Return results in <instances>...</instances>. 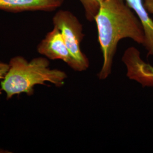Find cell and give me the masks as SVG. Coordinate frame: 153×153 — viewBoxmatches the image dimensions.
<instances>
[{
    "mask_svg": "<svg viewBox=\"0 0 153 153\" xmlns=\"http://www.w3.org/2000/svg\"><path fill=\"white\" fill-rule=\"evenodd\" d=\"M65 0H0V10L6 11H54Z\"/></svg>",
    "mask_w": 153,
    "mask_h": 153,
    "instance_id": "6",
    "label": "cell"
},
{
    "mask_svg": "<svg viewBox=\"0 0 153 153\" xmlns=\"http://www.w3.org/2000/svg\"><path fill=\"white\" fill-rule=\"evenodd\" d=\"M37 50L40 54L44 55L50 60L63 61L73 70L74 69V61L58 28L54 26L47 33L38 44Z\"/></svg>",
    "mask_w": 153,
    "mask_h": 153,
    "instance_id": "5",
    "label": "cell"
},
{
    "mask_svg": "<svg viewBox=\"0 0 153 153\" xmlns=\"http://www.w3.org/2000/svg\"><path fill=\"white\" fill-rule=\"evenodd\" d=\"M9 65V70L0 84L7 99L22 93L31 95L36 85H45V82L60 88L67 78L65 71L51 69L49 61L45 57H37L28 61L23 57L17 56L11 59Z\"/></svg>",
    "mask_w": 153,
    "mask_h": 153,
    "instance_id": "2",
    "label": "cell"
},
{
    "mask_svg": "<svg viewBox=\"0 0 153 153\" xmlns=\"http://www.w3.org/2000/svg\"><path fill=\"white\" fill-rule=\"evenodd\" d=\"M143 4L149 14L153 16V0H143Z\"/></svg>",
    "mask_w": 153,
    "mask_h": 153,
    "instance_id": "10",
    "label": "cell"
},
{
    "mask_svg": "<svg viewBox=\"0 0 153 153\" xmlns=\"http://www.w3.org/2000/svg\"><path fill=\"white\" fill-rule=\"evenodd\" d=\"M94 21L103 58L98 77L103 80L111 73L119 42L124 39H131L143 45L145 34L139 18L125 0H102Z\"/></svg>",
    "mask_w": 153,
    "mask_h": 153,
    "instance_id": "1",
    "label": "cell"
},
{
    "mask_svg": "<svg viewBox=\"0 0 153 153\" xmlns=\"http://www.w3.org/2000/svg\"><path fill=\"white\" fill-rule=\"evenodd\" d=\"M135 12L142 23L145 34L143 45L147 51L148 56H153V20L145 9L143 0H125Z\"/></svg>",
    "mask_w": 153,
    "mask_h": 153,
    "instance_id": "7",
    "label": "cell"
},
{
    "mask_svg": "<svg viewBox=\"0 0 153 153\" xmlns=\"http://www.w3.org/2000/svg\"><path fill=\"white\" fill-rule=\"evenodd\" d=\"M82 5L86 19L94 21L100 5L102 0H79Z\"/></svg>",
    "mask_w": 153,
    "mask_h": 153,
    "instance_id": "8",
    "label": "cell"
},
{
    "mask_svg": "<svg viewBox=\"0 0 153 153\" xmlns=\"http://www.w3.org/2000/svg\"><path fill=\"white\" fill-rule=\"evenodd\" d=\"M53 23L60 31L66 45L75 63L74 71H86L90 62L82 52L80 45L84 38L83 26L74 14L68 10H60L53 17Z\"/></svg>",
    "mask_w": 153,
    "mask_h": 153,
    "instance_id": "3",
    "label": "cell"
},
{
    "mask_svg": "<svg viewBox=\"0 0 153 153\" xmlns=\"http://www.w3.org/2000/svg\"><path fill=\"white\" fill-rule=\"evenodd\" d=\"M9 64L0 62V84L1 81L4 79L6 74L9 70ZM1 90H2L0 88V93Z\"/></svg>",
    "mask_w": 153,
    "mask_h": 153,
    "instance_id": "9",
    "label": "cell"
},
{
    "mask_svg": "<svg viewBox=\"0 0 153 153\" xmlns=\"http://www.w3.org/2000/svg\"><path fill=\"white\" fill-rule=\"evenodd\" d=\"M122 61L130 79L138 82L142 87L153 88V66L142 59L138 49L134 47L127 48L123 55Z\"/></svg>",
    "mask_w": 153,
    "mask_h": 153,
    "instance_id": "4",
    "label": "cell"
}]
</instances>
